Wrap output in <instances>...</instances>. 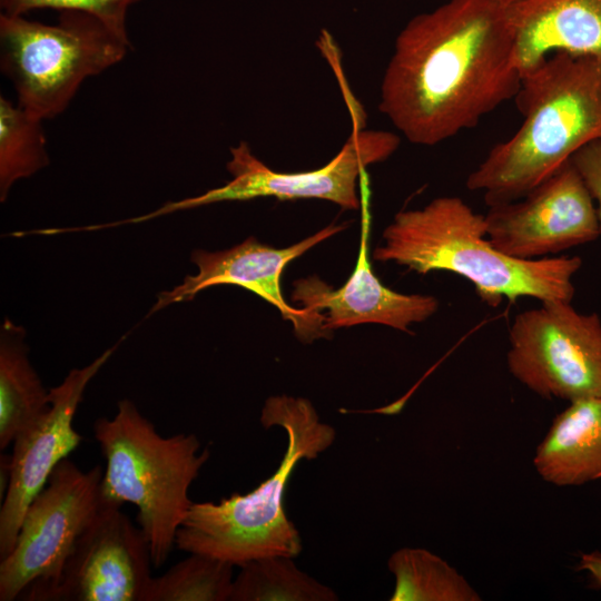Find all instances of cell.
<instances>
[{
	"instance_id": "6da1fadb",
	"label": "cell",
	"mask_w": 601,
	"mask_h": 601,
	"mask_svg": "<svg viewBox=\"0 0 601 601\" xmlns=\"http://www.w3.org/2000/svg\"><path fill=\"white\" fill-rule=\"evenodd\" d=\"M521 79L508 7L449 0L400 31L378 108L408 141L434 146L514 99Z\"/></svg>"
},
{
	"instance_id": "7a4b0ae2",
	"label": "cell",
	"mask_w": 601,
	"mask_h": 601,
	"mask_svg": "<svg viewBox=\"0 0 601 601\" xmlns=\"http://www.w3.org/2000/svg\"><path fill=\"white\" fill-rule=\"evenodd\" d=\"M514 100L521 126L466 179L489 207L522 198L581 147L601 139V59L553 53L522 75Z\"/></svg>"
},
{
	"instance_id": "3957f363",
	"label": "cell",
	"mask_w": 601,
	"mask_h": 601,
	"mask_svg": "<svg viewBox=\"0 0 601 601\" xmlns=\"http://www.w3.org/2000/svg\"><path fill=\"white\" fill-rule=\"evenodd\" d=\"M373 258L417 274L446 270L470 280L487 305L528 296L571 302L577 256L518 259L497 250L486 236L484 215L459 197H439L418 209L397 213L383 233Z\"/></svg>"
},
{
	"instance_id": "277c9868",
	"label": "cell",
	"mask_w": 601,
	"mask_h": 601,
	"mask_svg": "<svg viewBox=\"0 0 601 601\" xmlns=\"http://www.w3.org/2000/svg\"><path fill=\"white\" fill-rule=\"evenodd\" d=\"M260 422L265 428L286 432L287 447L277 470L246 494L218 503H193L176 536L185 552L211 555L239 566L269 555L297 556L302 539L284 508V493L294 469L313 460L335 440V428L323 423L313 404L303 397L270 396Z\"/></svg>"
},
{
	"instance_id": "5b68a950",
	"label": "cell",
	"mask_w": 601,
	"mask_h": 601,
	"mask_svg": "<svg viewBox=\"0 0 601 601\" xmlns=\"http://www.w3.org/2000/svg\"><path fill=\"white\" fill-rule=\"evenodd\" d=\"M92 431L106 459L104 502L136 506L152 564L161 566L194 503L189 487L210 452H200L195 434L160 435L130 400L118 402L112 418L96 420Z\"/></svg>"
},
{
	"instance_id": "8992f818",
	"label": "cell",
	"mask_w": 601,
	"mask_h": 601,
	"mask_svg": "<svg viewBox=\"0 0 601 601\" xmlns=\"http://www.w3.org/2000/svg\"><path fill=\"white\" fill-rule=\"evenodd\" d=\"M131 48L93 14L60 11L55 24L0 14V69L17 102L42 120L62 114L82 83L119 63Z\"/></svg>"
},
{
	"instance_id": "52a82bcc",
	"label": "cell",
	"mask_w": 601,
	"mask_h": 601,
	"mask_svg": "<svg viewBox=\"0 0 601 601\" xmlns=\"http://www.w3.org/2000/svg\"><path fill=\"white\" fill-rule=\"evenodd\" d=\"M99 465L82 471L68 459L29 504L11 552L0 562V601L56 583L104 500Z\"/></svg>"
},
{
	"instance_id": "ba28073f",
	"label": "cell",
	"mask_w": 601,
	"mask_h": 601,
	"mask_svg": "<svg viewBox=\"0 0 601 601\" xmlns=\"http://www.w3.org/2000/svg\"><path fill=\"white\" fill-rule=\"evenodd\" d=\"M351 136L329 162L308 171L278 173L260 161L246 141L230 148L226 168L231 179L225 185L185 199L168 201L148 214L127 219L138 224L179 210L223 201H244L258 197L279 200L318 198L344 209H357V181L373 164L384 161L398 148L401 139L391 131L366 130L354 122Z\"/></svg>"
},
{
	"instance_id": "9c48e42d",
	"label": "cell",
	"mask_w": 601,
	"mask_h": 601,
	"mask_svg": "<svg viewBox=\"0 0 601 601\" xmlns=\"http://www.w3.org/2000/svg\"><path fill=\"white\" fill-rule=\"evenodd\" d=\"M510 373L544 398L601 397V319L571 302H542L519 313L509 332Z\"/></svg>"
},
{
	"instance_id": "30bf717a",
	"label": "cell",
	"mask_w": 601,
	"mask_h": 601,
	"mask_svg": "<svg viewBox=\"0 0 601 601\" xmlns=\"http://www.w3.org/2000/svg\"><path fill=\"white\" fill-rule=\"evenodd\" d=\"M486 236L506 256L539 259L595 240L594 201L569 160L525 196L489 207Z\"/></svg>"
},
{
	"instance_id": "8fae6325",
	"label": "cell",
	"mask_w": 601,
	"mask_h": 601,
	"mask_svg": "<svg viewBox=\"0 0 601 601\" xmlns=\"http://www.w3.org/2000/svg\"><path fill=\"white\" fill-rule=\"evenodd\" d=\"M104 506L81 534L59 580L21 595L30 601H142L151 580L148 542L120 510Z\"/></svg>"
},
{
	"instance_id": "7c38bea8",
	"label": "cell",
	"mask_w": 601,
	"mask_h": 601,
	"mask_svg": "<svg viewBox=\"0 0 601 601\" xmlns=\"http://www.w3.org/2000/svg\"><path fill=\"white\" fill-rule=\"evenodd\" d=\"M118 345L90 364L71 370L58 386L50 388L47 410L14 439L0 509V560L13 549L29 504L43 490L55 467L81 443L73 417L86 387Z\"/></svg>"
},
{
	"instance_id": "4fadbf2b",
	"label": "cell",
	"mask_w": 601,
	"mask_h": 601,
	"mask_svg": "<svg viewBox=\"0 0 601 601\" xmlns=\"http://www.w3.org/2000/svg\"><path fill=\"white\" fill-rule=\"evenodd\" d=\"M344 225H329L314 235L277 249L260 244L255 237L224 250L196 249L191 262L197 267L181 284L161 292L150 314L171 304L191 300L199 292L216 285H237L274 305L284 319L292 322L295 334L304 342L327 337L324 314L290 306L283 296L280 277L286 265L308 249L344 229Z\"/></svg>"
},
{
	"instance_id": "5bb4252c",
	"label": "cell",
	"mask_w": 601,
	"mask_h": 601,
	"mask_svg": "<svg viewBox=\"0 0 601 601\" xmlns=\"http://www.w3.org/2000/svg\"><path fill=\"white\" fill-rule=\"evenodd\" d=\"M362 183V230L354 272L337 289H333L316 275L295 280L292 299L309 312L323 314L325 311L324 329L327 333L365 323L383 324L407 332L411 324L431 317L439 308V300L432 295L392 290L374 274L368 260L371 216L366 174Z\"/></svg>"
},
{
	"instance_id": "9a60e30c",
	"label": "cell",
	"mask_w": 601,
	"mask_h": 601,
	"mask_svg": "<svg viewBox=\"0 0 601 601\" xmlns=\"http://www.w3.org/2000/svg\"><path fill=\"white\" fill-rule=\"evenodd\" d=\"M508 14L521 75L556 52L601 59V0H522Z\"/></svg>"
},
{
	"instance_id": "2e32d148",
	"label": "cell",
	"mask_w": 601,
	"mask_h": 601,
	"mask_svg": "<svg viewBox=\"0 0 601 601\" xmlns=\"http://www.w3.org/2000/svg\"><path fill=\"white\" fill-rule=\"evenodd\" d=\"M533 465L556 486H577L601 479V397L570 402L539 444Z\"/></svg>"
},
{
	"instance_id": "e0dca14e",
	"label": "cell",
	"mask_w": 601,
	"mask_h": 601,
	"mask_svg": "<svg viewBox=\"0 0 601 601\" xmlns=\"http://www.w3.org/2000/svg\"><path fill=\"white\" fill-rule=\"evenodd\" d=\"M23 329L6 319L0 337V449L49 406V391L28 358Z\"/></svg>"
},
{
	"instance_id": "ac0fdd59",
	"label": "cell",
	"mask_w": 601,
	"mask_h": 601,
	"mask_svg": "<svg viewBox=\"0 0 601 601\" xmlns=\"http://www.w3.org/2000/svg\"><path fill=\"white\" fill-rule=\"evenodd\" d=\"M395 578L391 601H480L466 579L441 556L421 548H402L390 556Z\"/></svg>"
},
{
	"instance_id": "d6986e66",
	"label": "cell",
	"mask_w": 601,
	"mask_h": 601,
	"mask_svg": "<svg viewBox=\"0 0 601 601\" xmlns=\"http://www.w3.org/2000/svg\"><path fill=\"white\" fill-rule=\"evenodd\" d=\"M229 601H335L329 587L300 571L292 556L269 555L239 565Z\"/></svg>"
},
{
	"instance_id": "ffe728a7",
	"label": "cell",
	"mask_w": 601,
	"mask_h": 601,
	"mask_svg": "<svg viewBox=\"0 0 601 601\" xmlns=\"http://www.w3.org/2000/svg\"><path fill=\"white\" fill-rule=\"evenodd\" d=\"M41 118L0 96V200L11 187L50 162Z\"/></svg>"
},
{
	"instance_id": "44dd1931",
	"label": "cell",
	"mask_w": 601,
	"mask_h": 601,
	"mask_svg": "<svg viewBox=\"0 0 601 601\" xmlns=\"http://www.w3.org/2000/svg\"><path fill=\"white\" fill-rule=\"evenodd\" d=\"M234 566L211 555L190 553L164 574L151 578L142 601H227Z\"/></svg>"
},
{
	"instance_id": "7402d4cb",
	"label": "cell",
	"mask_w": 601,
	"mask_h": 601,
	"mask_svg": "<svg viewBox=\"0 0 601 601\" xmlns=\"http://www.w3.org/2000/svg\"><path fill=\"white\" fill-rule=\"evenodd\" d=\"M141 0H0L4 14L24 16L36 9L82 11L96 16L115 30L128 35L127 14Z\"/></svg>"
},
{
	"instance_id": "603a6c76",
	"label": "cell",
	"mask_w": 601,
	"mask_h": 601,
	"mask_svg": "<svg viewBox=\"0 0 601 601\" xmlns=\"http://www.w3.org/2000/svg\"><path fill=\"white\" fill-rule=\"evenodd\" d=\"M580 174L593 201L597 203V214L601 235V139L593 140L581 147L571 158Z\"/></svg>"
},
{
	"instance_id": "cb8c5ba5",
	"label": "cell",
	"mask_w": 601,
	"mask_h": 601,
	"mask_svg": "<svg viewBox=\"0 0 601 601\" xmlns=\"http://www.w3.org/2000/svg\"><path fill=\"white\" fill-rule=\"evenodd\" d=\"M579 571H585L589 574L591 587L601 589V552L592 551L581 554Z\"/></svg>"
},
{
	"instance_id": "d4e9b609",
	"label": "cell",
	"mask_w": 601,
	"mask_h": 601,
	"mask_svg": "<svg viewBox=\"0 0 601 601\" xmlns=\"http://www.w3.org/2000/svg\"><path fill=\"white\" fill-rule=\"evenodd\" d=\"M497 1L499 3L505 6V7H509V6H512V4H515L522 0H495Z\"/></svg>"
}]
</instances>
